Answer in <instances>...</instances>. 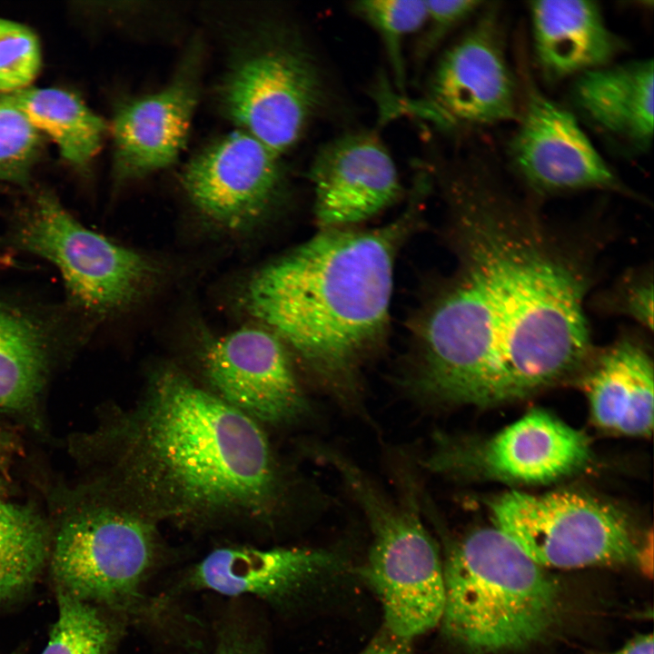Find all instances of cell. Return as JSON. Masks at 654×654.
<instances>
[{
	"label": "cell",
	"instance_id": "obj_28",
	"mask_svg": "<svg viewBox=\"0 0 654 654\" xmlns=\"http://www.w3.org/2000/svg\"><path fill=\"white\" fill-rule=\"evenodd\" d=\"M425 4L427 16L415 52L418 66L430 58L454 29L476 15L485 2L426 0Z\"/></svg>",
	"mask_w": 654,
	"mask_h": 654
},
{
	"label": "cell",
	"instance_id": "obj_2",
	"mask_svg": "<svg viewBox=\"0 0 654 654\" xmlns=\"http://www.w3.org/2000/svg\"><path fill=\"white\" fill-rule=\"evenodd\" d=\"M416 211L377 229L321 230L255 272L247 311L325 379L350 381L385 332L396 253Z\"/></svg>",
	"mask_w": 654,
	"mask_h": 654
},
{
	"label": "cell",
	"instance_id": "obj_22",
	"mask_svg": "<svg viewBox=\"0 0 654 654\" xmlns=\"http://www.w3.org/2000/svg\"><path fill=\"white\" fill-rule=\"evenodd\" d=\"M0 99L48 134L72 165L84 168L99 152L106 124L76 95L58 88L27 87Z\"/></svg>",
	"mask_w": 654,
	"mask_h": 654
},
{
	"label": "cell",
	"instance_id": "obj_30",
	"mask_svg": "<svg viewBox=\"0 0 654 654\" xmlns=\"http://www.w3.org/2000/svg\"><path fill=\"white\" fill-rule=\"evenodd\" d=\"M622 308L643 327L653 328V284L647 278L632 283L622 295Z\"/></svg>",
	"mask_w": 654,
	"mask_h": 654
},
{
	"label": "cell",
	"instance_id": "obj_19",
	"mask_svg": "<svg viewBox=\"0 0 654 654\" xmlns=\"http://www.w3.org/2000/svg\"><path fill=\"white\" fill-rule=\"evenodd\" d=\"M573 114L617 149L631 155L653 142L654 64L637 59L589 71L572 79Z\"/></svg>",
	"mask_w": 654,
	"mask_h": 654
},
{
	"label": "cell",
	"instance_id": "obj_33",
	"mask_svg": "<svg viewBox=\"0 0 654 654\" xmlns=\"http://www.w3.org/2000/svg\"><path fill=\"white\" fill-rule=\"evenodd\" d=\"M13 263V260L8 255H0V266L10 265Z\"/></svg>",
	"mask_w": 654,
	"mask_h": 654
},
{
	"label": "cell",
	"instance_id": "obj_17",
	"mask_svg": "<svg viewBox=\"0 0 654 654\" xmlns=\"http://www.w3.org/2000/svg\"><path fill=\"white\" fill-rule=\"evenodd\" d=\"M308 174L321 230L368 220L402 191L391 153L371 131L346 133L320 146Z\"/></svg>",
	"mask_w": 654,
	"mask_h": 654
},
{
	"label": "cell",
	"instance_id": "obj_3",
	"mask_svg": "<svg viewBox=\"0 0 654 654\" xmlns=\"http://www.w3.org/2000/svg\"><path fill=\"white\" fill-rule=\"evenodd\" d=\"M125 429L130 474L169 513L262 516L277 500V469L257 422L179 371L154 376Z\"/></svg>",
	"mask_w": 654,
	"mask_h": 654
},
{
	"label": "cell",
	"instance_id": "obj_11",
	"mask_svg": "<svg viewBox=\"0 0 654 654\" xmlns=\"http://www.w3.org/2000/svg\"><path fill=\"white\" fill-rule=\"evenodd\" d=\"M520 82V110L508 154L521 182L543 196L590 190L633 196L573 112L545 94L530 75Z\"/></svg>",
	"mask_w": 654,
	"mask_h": 654
},
{
	"label": "cell",
	"instance_id": "obj_14",
	"mask_svg": "<svg viewBox=\"0 0 654 654\" xmlns=\"http://www.w3.org/2000/svg\"><path fill=\"white\" fill-rule=\"evenodd\" d=\"M203 365L215 395L255 421L291 422L309 408L283 343L270 330L247 327L212 340Z\"/></svg>",
	"mask_w": 654,
	"mask_h": 654
},
{
	"label": "cell",
	"instance_id": "obj_13",
	"mask_svg": "<svg viewBox=\"0 0 654 654\" xmlns=\"http://www.w3.org/2000/svg\"><path fill=\"white\" fill-rule=\"evenodd\" d=\"M182 183L203 217L239 232L261 222L276 205L286 178L281 156L237 129L197 153L185 165Z\"/></svg>",
	"mask_w": 654,
	"mask_h": 654
},
{
	"label": "cell",
	"instance_id": "obj_24",
	"mask_svg": "<svg viewBox=\"0 0 654 654\" xmlns=\"http://www.w3.org/2000/svg\"><path fill=\"white\" fill-rule=\"evenodd\" d=\"M58 617L41 654H109L119 629L96 605L57 588Z\"/></svg>",
	"mask_w": 654,
	"mask_h": 654
},
{
	"label": "cell",
	"instance_id": "obj_1",
	"mask_svg": "<svg viewBox=\"0 0 654 654\" xmlns=\"http://www.w3.org/2000/svg\"><path fill=\"white\" fill-rule=\"evenodd\" d=\"M487 167L446 185L458 266L418 327L412 388L443 403L529 396L591 354L582 258Z\"/></svg>",
	"mask_w": 654,
	"mask_h": 654
},
{
	"label": "cell",
	"instance_id": "obj_21",
	"mask_svg": "<svg viewBox=\"0 0 654 654\" xmlns=\"http://www.w3.org/2000/svg\"><path fill=\"white\" fill-rule=\"evenodd\" d=\"M653 377L651 358L639 342L624 337L605 349L583 376L595 423L623 435H649Z\"/></svg>",
	"mask_w": 654,
	"mask_h": 654
},
{
	"label": "cell",
	"instance_id": "obj_15",
	"mask_svg": "<svg viewBox=\"0 0 654 654\" xmlns=\"http://www.w3.org/2000/svg\"><path fill=\"white\" fill-rule=\"evenodd\" d=\"M189 51L164 87L117 106L111 124L116 182L144 177L179 157L199 97L201 51L196 44Z\"/></svg>",
	"mask_w": 654,
	"mask_h": 654
},
{
	"label": "cell",
	"instance_id": "obj_12",
	"mask_svg": "<svg viewBox=\"0 0 654 654\" xmlns=\"http://www.w3.org/2000/svg\"><path fill=\"white\" fill-rule=\"evenodd\" d=\"M590 459L585 434L545 411L533 410L484 441L437 440L423 466L437 473L533 484L580 471Z\"/></svg>",
	"mask_w": 654,
	"mask_h": 654
},
{
	"label": "cell",
	"instance_id": "obj_27",
	"mask_svg": "<svg viewBox=\"0 0 654 654\" xmlns=\"http://www.w3.org/2000/svg\"><path fill=\"white\" fill-rule=\"evenodd\" d=\"M40 67L41 49L33 31L0 18V95L29 87Z\"/></svg>",
	"mask_w": 654,
	"mask_h": 654
},
{
	"label": "cell",
	"instance_id": "obj_6",
	"mask_svg": "<svg viewBox=\"0 0 654 654\" xmlns=\"http://www.w3.org/2000/svg\"><path fill=\"white\" fill-rule=\"evenodd\" d=\"M325 87L318 60L298 32L267 23L238 43L218 101L238 129L282 156L321 111Z\"/></svg>",
	"mask_w": 654,
	"mask_h": 654
},
{
	"label": "cell",
	"instance_id": "obj_29",
	"mask_svg": "<svg viewBox=\"0 0 654 654\" xmlns=\"http://www.w3.org/2000/svg\"><path fill=\"white\" fill-rule=\"evenodd\" d=\"M212 654H268L254 619L236 610L226 611L214 625Z\"/></svg>",
	"mask_w": 654,
	"mask_h": 654
},
{
	"label": "cell",
	"instance_id": "obj_25",
	"mask_svg": "<svg viewBox=\"0 0 654 654\" xmlns=\"http://www.w3.org/2000/svg\"><path fill=\"white\" fill-rule=\"evenodd\" d=\"M352 12L380 36L396 85L404 91L406 72L403 44L421 30L427 16L424 0H368L353 2Z\"/></svg>",
	"mask_w": 654,
	"mask_h": 654
},
{
	"label": "cell",
	"instance_id": "obj_16",
	"mask_svg": "<svg viewBox=\"0 0 654 654\" xmlns=\"http://www.w3.org/2000/svg\"><path fill=\"white\" fill-rule=\"evenodd\" d=\"M88 330L65 303L0 289V409L30 407L54 364L80 347Z\"/></svg>",
	"mask_w": 654,
	"mask_h": 654
},
{
	"label": "cell",
	"instance_id": "obj_31",
	"mask_svg": "<svg viewBox=\"0 0 654 654\" xmlns=\"http://www.w3.org/2000/svg\"><path fill=\"white\" fill-rule=\"evenodd\" d=\"M357 654H414L412 640L400 637L384 627Z\"/></svg>",
	"mask_w": 654,
	"mask_h": 654
},
{
	"label": "cell",
	"instance_id": "obj_23",
	"mask_svg": "<svg viewBox=\"0 0 654 654\" xmlns=\"http://www.w3.org/2000/svg\"><path fill=\"white\" fill-rule=\"evenodd\" d=\"M50 532L27 505L0 500V605L22 596L50 556Z\"/></svg>",
	"mask_w": 654,
	"mask_h": 654
},
{
	"label": "cell",
	"instance_id": "obj_18",
	"mask_svg": "<svg viewBox=\"0 0 654 654\" xmlns=\"http://www.w3.org/2000/svg\"><path fill=\"white\" fill-rule=\"evenodd\" d=\"M331 551L310 548H217L182 576L173 591L210 590L280 607L338 567Z\"/></svg>",
	"mask_w": 654,
	"mask_h": 654
},
{
	"label": "cell",
	"instance_id": "obj_9",
	"mask_svg": "<svg viewBox=\"0 0 654 654\" xmlns=\"http://www.w3.org/2000/svg\"><path fill=\"white\" fill-rule=\"evenodd\" d=\"M494 526L541 567L636 563L641 550L625 518L574 490L506 492L490 503Z\"/></svg>",
	"mask_w": 654,
	"mask_h": 654
},
{
	"label": "cell",
	"instance_id": "obj_4",
	"mask_svg": "<svg viewBox=\"0 0 654 654\" xmlns=\"http://www.w3.org/2000/svg\"><path fill=\"white\" fill-rule=\"evenodd\" d=\"M444 632L475 653L528 647L558 618L560 592L544 568L497 528L470 532L443 561Z\"/></svg>",
	"mask_w": 654,
	"mask_h": 654
},
{
	"label": "cell",
	"instance_id": "obj_5",
	"mask_svg": "<svg viewBox=\"0 0 654 654\" xmlns=\"http://www.w3.org/2000/svg\"><path fill=\"white\" fill-rule=\"evenodd\" d=\"M5 239L7 246L56 267L65 304L88 327L137 304L164 273L152 257L85 227L46 190L15 212Z\"/></svg>",
	"mask_w": 654,
	"mask_h": 654
},
{
	"label": "cell",
	"instance_id": "obj_32",
	"mask_svg": "<svg viewBox=\"0 0 654 654\" xmlns=\"http://www.w3.org/2000/svg\"><path fill=\"white\" fill-rule=\"evenodd\" d=\"M652 634L638 635L619 649L608 654H653Z\"/></svg>",
	"mask_w": 654,
	"mask_h": 654
},
{
	"label": "cell",
	"instance_id": "obj_10",
	"mask_svg": "<svg viewBox=\"0 0 654 654\" xmlns=\"http://www.w3.org/2000/svg\"><path fill=\"white\" fill-rule=\"evenodd\" d=\"M502 8L486 3L469 28L441 55L424 95L404 108L450 132L516 122L520 82L506 52Z\"/></svg>",
	"mask_w": 654,
	"mask_h": 654
},
{
	"label": "cell",
	"instance_id": "obj_34",
	"mask_svg": "<svg viewBox=\"0 0 654 654\" xmlns=\"http://www.w3.org/2000/svg\"><path fill=\"white\" fill-rule=\"evenodd\" d=\"M0 654H2V653H0ZM12 654H15V653H12Z\"/></svg>",
	"mask_w": 654,
	"mask_h": 654
},
{
	"label": "cell",
	"instance_id": "obj_26",
	"mask_svg": "<svg viewBox=\"0 0 654 654\" xmlns=\"http://www.w3.org/2000/svg\"><path fill=\"white\" fill-rule=\"evenodd\" d=\"M41 150L40 132L20 110L0 99V182L27 184Z\"/></svg>",
	"mask_w": 654,
	"mask_h": 654
},
{
	"label": "cell",
	"instance_id": "obj_8",
	"mask_svg": "<svg viewBox=\"0 0 654 654\" xmlns=\"http://www.w3.org/2000/svg\"><path fill=\"white\" fill-rule=\"evenodd\" d=\"M60 588L84 601L137 619L161 618L162 601L144 594L159 560L153 526L133 512L109 504H88L60 523L51 552Z\"/></svg>",
	"mask_w": 654,
	"mask_h": 654
},
{
	"label": "cell",
	"instance_id": "obj_7",
	"mask_svg": "<svg viewBox=\"0 0 654 654\" xmlns=\"http://www.w3.org/2000/svg\"><path fill=\"white\" fill-rule=\"evenodd\" d=\"M363 510L372 540L361 574L377 596L383 627L409 639L441 624L445 603L443 561L414 506L386 497L347 458L323 450Z\"/></svg>",
	"mask_w": 654,
	"mask_h": 654
},
{
	"label": "cell",
	"instance_id": "obj_20",
	"mask_svg": "<svg viewBox=\"0 0 654 654\" xmlns=\"http://www.w3.org/2000/svg\"><path fill=\"white\" fill-rule=\"evenodd\" d=\"M528 12L533 60L547 83L610 64L624 49L595 1H530Z\"/></svg>",
	"mask_w": 654,
	"mask_h": 654
}]
</instances>
